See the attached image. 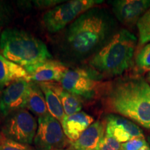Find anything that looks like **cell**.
Here are the masks:
<instances>
[{
    "instance_id": "cell-1",
    "label": "cell",
    "mask_w": 150,
    "mask_h": 150,
    "mask_svg": "<svg viewBox=\"0 0 150 150\" xmlns=\"http://www.w3.org/2000/svg\"><path fill=\"white\" fill-rule=\"evenodd\" d=\"M115 19L106 9L94 7L63 31L59 42L60 52L69 61L91 57L115 34Z\"/></svg>"
},
{
    "instance_id": "cell-2",
    "label": "cell",
    "mask_w": 150,
    "mask_h": 150,
    "mask_svg": "<svg viewBox=\"0 0 150 150\" xmlns=\"http://www.w3.org/2000/svg\"><path fill=\"white\" fill-rule=\"evenodd\" d=\"M146 83L144 79L134 77L104 85L102 95L104 108L150 129V102L146 94Z\"/></svg>"
},
{
    "instance_id": "cell-3",
    "label": "cell",
    "mask_w": 150,
    "mask_h": 150,
    "mask_svg": "<svg viewBox=\"0 0 150 150\" xmlns=\"http://www.w3.org/2000/svg\"><path fill=\"white\" fill-rule=\"evenodd\" d=\"M137 38L128 30L116 32L102 48L90 59L93 70L101 75L122 74L132 65Z\"/></svg>"
},
{
    "instance_id": "cell-4",
    "label": "cell",
    "mask_w": 150,
    "mask_h": 150,
    "mask_svg": "<svg viewBox=\"0 0 150 150\" xmlns=\"http://www.w3.org/2000/svg\"><path fill=\"white\" fill-rule=\"evenodd\" d=\"M0 52L6 59L24 68L52 58L42 40L23 30L13 28L6 29L1 32Z\"/></svg>"
},
{
    "instance_id": "cell-5",
    "label": "cell",
    "mask_w": 150,
    "mask_h": 150,
    "mask_svg": "<svg viewBox=\"0 0 150 150\" xmlns=\"http://www.w3.org/2000/svg\"><path fill=\"white\" fill-rule=\"evenodd\" d=\"M102 75L92 68L69 69L61 81L62 87L81 100L93 99L102 92Z\"/></svg>"
},
{
    "instance_id": "cell-6",
    "label": "cell",
    "mask_w": 150,
    "mask_h": 150,
    "mask_svg": "<svg viewBox=\"0 0 150 150\" xmlns=\"http://www.w3.org/2000/svg\"><path fill=\"white\" fill-rule=\"evenodd\" d=\"M102 2L103 1L99 0H73L67 1L47 11L42 18L43 24L48 32L58 33L74 22L83 13Z\"/></svg>"
},
{
    "instance_id": "cell-7",
    "label": "cell",
    "mask_w": 150,
    "mask_h": 150,
    "mask_svg": "<svg viewBox=\"0 0 150 150\" xmlns=\"http://www.w3.org/2000/svg\"><path fill=\"white\" fill-rule=\"evenodd\" d=\"M1 133L8 139L30 145L34 140L38 129L35 117L27 109L16 110L4 118Z\"/></svg>"
},
{
    "instance_id": "cell-8",
    "label": "cell",
    "mask_w": 150,
    "mask_h": 150,
    "mask_svg": "<svg viewBox=\"0 0 150 150\" xmlns=\"http://www.w3.org/2000/svg\"><path fill=\"white\" fill-rule=\"evenodd\" d=\"M33 141L37 150L63 149L68 142L61 124L50 113L38 117V129Z\"/></svg>"
},
{
    "instance_id": "cell-9",
    "label": "cell",
    "mask_w": 150,
    "mask_h": 150,
    "mask_svg": "<svg viewBox=\"0 0 150 150\" xmlns=\"http://www.w3.org/2000/svg\"><path fill=\"white\" fill-rule=\"evenodd\" d=\"M29 81H15L0 91V116L6 118L16 110L27 108Z\"/></svg>"
},
{
    "instance_id": "cell-10",
    "label": "cell",
    "mask_w": 150,
    "mask_h": 150,
    "mask_svg": "<svg viewBox=\"0 0 150 150\" xmlns=\"http://www.w3.org/2000/svg\"><path fill=\"white\" fill-rule=\"evenodd\" d=\"M24 69L28 74L26 80L37 83L61 82L65 73L69 70L65 63L52 59Z\"/></svg>"
},
{
    "instance_id": "cell-11",
    "label": "cell",
    "mask_w": 150,
    "mask_h": 150,
    "mask_svg": "<svg viewBox=\"0 0 150 150\" xmlns=\"http://www.w3.org/2000/svg\"><path fill=\"white\" fill-rule=\"evenodd\" d=\"M106 134L125 143L134 138H144L142 129L122 116L109 114L106 117Z\"/></svg>"
},
{
    "instance_id": "cell-12",
    "label": "cell",
    "mask_w": 150,
    "mask_h": 150,
    "mask_svg": "<svg viewBox=\"0 0 150 150\" xmlns=\"http://www.w3.org/2000/svg\"><path fill=\"white\" fill-rule=\"evenodd\" d=\"M110 4L116 18L125 25L137 24L150 8V0H115Z\"/></svg>"
},
{
    "instance_id": "cell-13",
    "label": "cell",
    "mask_w": 150,
    "mask_h": 150,
    "mask_svg": "<svg viewBox=\"0 0 150 150\" xmlns=\"http://www.w3.org/2000/svg\"><path fill=\"white\" fill-rule=\"evenodd\" d=\"M106 133V122L96 121L82 133L77 140L70 142L74 150H96Z\"/></svg>"
},
{
    "instance_id": "cell-14",
    "label": "cell",
    "mask_w": 150,
    "mask_h": 150,
    "mask_svg": "<svg viewBox=\"0 0 150 150\" xmlns=\"http://www.w3.org/2000/svg\"><path fill=\"white\" fill-rule=\"evenodd\" d=\"M94 122V118L83 111L67 116L61 122L63 132L70 142L77 140L81 135Z\"/></svg>"
},
{
    "instance_id": "cell-15",
    "label": "cell",
    "mask_w": 150,
    "mask_h": 150,
    "mask_svg": "<svg viewBox=\"0 0 150 150\" xmlns=\"http://www.w3.org/2000/svg\"><path fill=\"white\" fill-rule=\"evenodd\" d=\"M27 72L23 67L6 59L0 54V90H2L15 81L25 79Z\"/></svg>"
},
{
    "instance_id": "cell-16",
    "label": "cell",
    "mask_w": 150,
    "mask_h": 150,
    "mask_svg": "<svg viewBox=\"0 0 150 150\" xmlns=\"http://www.w3.org/2000/svg\"><path fill=\"white\" fill-rule=\"evenodd\" d=\"M27 108L38 117L49 113L44 93L37 82L29 81Z\"/></svg>"
},
{
    "instance_id": "cell-17",
    "label": "cell",
    "mask_w": 150,
    "mask_h": 150,
    "mask_svg": "<svg viewBox=\"0 0 150 150\" xmlns=\"http://www.w3.org/2000/svg\"><path fill=\"white\" fill-rule=\"evenodd\" d=\"M47 83L59 97L65 115H72L81 111L83 107L81 99L69 93L59 83H54V82H47Z\"/></svg>"
},
{
    "instance_id": "cell-18",
    "label": "cell",
    "mask_w": 150,
    "mask_h": 150,
    "mask_svg": "<svg viewBox=\"0 0 150 150\" xmlns=\"http://www.w3.org/2000/svg\"><path fill=\"white\" fill-rule=\"evenodd\" d=\"M38 83L44 93L49 113L59 122H61L65 117V113L59 97L47 82Z\"/></svg>"
},
{
    "instance_id": "cell-19",
    "label": "cell",
    "mask_w": 150,
    "mask_h": 150,
    "mask_svg": "<svg viewBox=\"0 0 150 150\" xmlns=\"http://www.w3.org/2000/svg\"><path fill=\"white\" fill-rule=\"evenodd\" d=\"M137 27L140 44L144 45L150 42V8L137 22Z\"/></svg>"
},
{
    "instance_id": "cell-20",
    "label": "cell",
    "mask_w": 150,
    "mask_h": 150,
    "mask_svg": "<svg viewBox=\"0 0 150 150\" xmlns=\"http://www.w3.org/2000/svg\"><path fill=\"white\" fill-rule=\"evenodd\" d=\"M136 64L138 68L150 72V43L146 45L136 56Z\"/></svg>"
},
{
    "instance_id": "cell-21",
    "label": "cell",
    "mask_w": 150,
    "mask_h": 150,
    "mask_svg": "<svg viewBox=\"0 0 150 150\" xmlns=\"http://www.w3.org/2000/svg\"><path fill=\"white\" fill-rule=\"evenodd\" d=\"M0 150H36L27 144L21 143L8 139L2 135L0 142Z\"/></svg>"
},
{
    "instance_id": "cell-22",
    "label": "cell",
    "mask_w": 150,
    "mask_h": 150,
    "mask_svg": "<svg viewBox=\"0 0 150 150\" xmlns=\"http://www.w3.org/2000/svg\"><path fill=\"white\" fill-rule=\"evenodd\" d=\"M14 10L10 4L0 1V27L8 24L14 16Z\"/></svg>"
},
{
    "instance_id": "cell-23",
    "label": "cell",
    "mask_w": 150,
    "mask_h": 150,
    "mask_svg": "<svg viewBox=\"0 0 150 150\" xmlns=\"http://www.w3.org/2000/svg\"><path fill=\"white\" fill-rule=\"evenodd\" d=\"M121 145L113 137L105 134L99 142L96 150H120Z\"/></svg>"
},
{
    "instance_id": "cell-24",
    "label": "cell",
    "mask_w": 150,
    "mask_h": 150,
    "mask_svg": "<svg viewBox=\"0 0 150 150\" xmlns=\"http://www.w3.org/2000/svg\"><path fill=\"white\" fill-rule=\"evenodd\" d=\"M148 145L144 138H134L125 143H122V150H139L143 146Z\"/></svg>"
},
{
    "instance_id": "cell-25",
    "label": "cell",
    "mask_w": 150,
    "mask_h": 150,
    "mask_svg": "<svg viewBox=\"0 0 150 150\" xmlns=\"http://www.w3.org/2000/svg\"><path fill=\"white\" fill-rule=\"evenodd\" d=\"M36 6L39 8H50L54 6V5L59 4L60 3L64 2V1H59V0H52V1H33Z\"/></svg>"
},
{
    "instance_id": "cell-26",
    "label": "cell",
    "mask_w": 150,
    "mask_h": 150,
    "mask_svg": "<svg viewBox=\"0 0 150 150\" xmlns=\"http://www.w3.org/2000/svg\"><path fill=\"white\" fill-rule=\"evenodd\" d=\"M145 91H146V94H147V98L150 102V86L149 85V83H148L147 82V83H146V86H145Z\"/></svg>"
},
{
    "instance_id": "cell-27",
    "label": "cell",
    "mask_w": 150,
    "mask_h": 150,
    "mask_svg": "<svg viewBox=\"0 0 150 150\" xmlns=\"http://www.w3.org/2000/svg\"><path fill=\"white\" fill-rule=\"evenodd\" d=\"M139 150H150V147H149V145H147L143 146V147L140 148Z\"/></svg>"
},
{
    "instance_id": "cell-28",
    "label": "cell",
    "mask_w": 150,
    "mask_h": 150,
    "mask_svg": "<svg viewBox=\"0 0 150 150\" xmlns=\"http://www.w3.org/2000/svg\"><path fill=\"white\" fill-rule=\"evenodd\" d=\"M146 81L149 83V85H150V72H148V74L147 75V81Z\"/></svg>"
},
{
    "instance_id": "cell-29",
    "label": "cell",
    "mask_w": 150,
    "mask_h": 150,
    "mask_svg": "<svg viewBox=\"0 0 150 150\" xmlns=\"http://www.w3.org/2000/svg\"><path fill=\"white\" fill-rule=\"evenodd\" d=\"M55 150H74V149H73L72 147H71L69 148H66V149H64V148H63V149H55Z\"/></svg>"
},
{
    "instance_id": "cell-30",
    "label": "cell",
    "mask_w": 150,
    "mask_h": 150,
    "mask_svg": "<svg viewBox=\"0 0 150 150\" xmlns=\"http://www.w3.org/2000/svg\"><path fill=\"white\" fill-rule=\"evenodd\" d=\"M1 138H2V133H1V128L0 127V142H1Z\"/></svg>"
},
{
    "instance_id": "cell-31",
    "label": "cell",
    "mask_w": 150,
    "mask_h": 150,
    "mask_svg": "<svg viewBox=\"0 0 150 150\" xmlns=\"http://www.w3.org/2000/svg\"><path fill=\"white\" fill-rule=\"evenodd\" d=\"M147 139H148V141H149V145H150V136H149L147 137Z\"/></svg>"
},
{
    "instance_id": "cell-32",
    "label": "cell",
    "mask_w": 150,
    "mask_h": 150,
    "mask_svg": "<svg viewBox=\"0 0 150 150\" xmlns=\"http://www.w3.org/2000/svg\"><path fill=\"white\" fill-rule=\"evenodd\" d=\"M1 27H0V37H1Z\"/></svg>"
},
{
    "instance_id": "cell-33",
    "label": "cell",
    "mask_w": 150,
    "mask_h": 150,
    "mask_svg": "<svg viewBox=\"0 0 150 150\" xmlns=\"http://www.w3.org/2000/svg\"><path fill=\"white\" fill-rule=\"evenodd\" d=\"M120 150H122V149H120Z\"/></svg>"
}]
</instances>
